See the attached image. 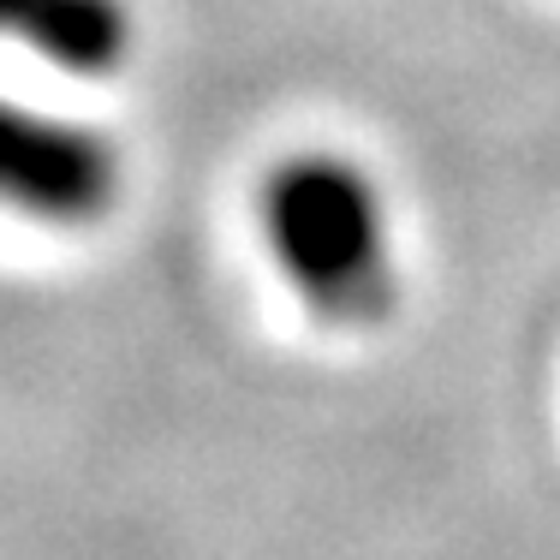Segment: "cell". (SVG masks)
Listing matches in <instances>:
<instances>
[{
    "mask_svg": "<svg viewBox=\"0 0 560 560\" xmlns=\"http://www.w3.org/2000/svg\"><path fill=\"white\" fill-rule=\"evenodd\" d=\"M262 238L292 299L328 328H376L399 304L394 215L376 173L340 150H299L262 179Z\"/></svg>",
    "mask_w": 560,
    "mask_h": 560,
    "instance_id": "obj_1",
    "label": "cell"
},
{
    "mask_svg": "<svg viewBox=\"0 0 560 560\" xmlns=\"http://www.w3.org/2000/svg\"><path fill=\"white\" fill-rule=\"evenodd\" d=\"M126 197V150L102 126L0 90V215L90 233Z\"/></svg>",
    "mask_w": 560,
    "mask_h": 560,
    "instance_id": "obj_2",
    "label": "cell"
},
{
    "mask_svg": "<svg viewBox=\"0 0 560 560\" xmlns=\"http://www.w3.org/2000/svg\"><path fill=\"white\" fill-rule=\"evenodd\" d=\"M0 43H19L60 78L102 84L131 66L138 12L131 0H0Z\"/></svg>",
    "mask_w": 560,
    "mask_h": 560,
    "instance_id": "obj_3",
    "label": "cell"
}]
</instances>
